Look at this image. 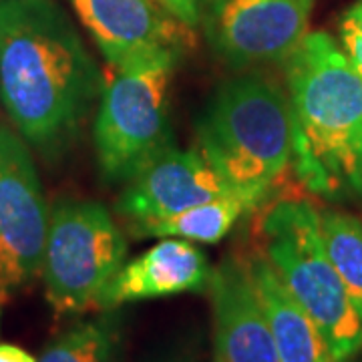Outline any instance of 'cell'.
Masks as SVG:
<instances>
[{"label":"cell","mask_w":362,"mask_h":362,"mask_svg":"<svg viewBox=\"0 0 362 362\" xmlns=\"http://www.w3.org/2000/svg\"><path fill=\"white\" fill-rule=\"evenodd\" d=\"M117 332L107 318L78 322L45 349L39 362H115Z\"/></svg>","instance_id":"cell-16"},{"label":"cell","mask_w":362,"mask_h":362,"mask_svg":"<svg viewBox=\"0 0 362 362\" xmlns=\"http://www.w3.org/2000/svg\"><path fill=\"white\" fill-rule=\"evenodd\" d=\"M264 316L282 362H337L314 324L266 256L247 262Z\"/></svg>","instance_id":"cell-13"},{"label":"cell","mask_w":362,"mask_h":362,"mask_svg":"<svg viewBox=\"0 0 362 362\" xmlns=\"http://www.w3.org/2000/svg\"><path fill=\"white\" fill-rule=\"evenodd\" d=\"M199 151L240 192L268 195L292 159L290 99L262 75L223 81L197 121Z\"/></svg>","instance_id":"cell-3"},{"label":"cell","mask_w":362,"mask_h":362,"mask_svg":"<svg viewBox=\"0 0 362 362\" xmlns=\"http://www.w3.org/2000/svg\"><path fill=\"white\" fill-rule=\"evenodd\" d=\"M264 197L266 195L252 192H233L169 216L165 220L137 221L133 223V232L143 238H180L197 244H216L230 233L244 214L258 207Z\"/></svg>","instance_id":"cell-14"},{"label":"cell","mask_w":362,"mask_h":362,"mask_svg":"<svg viewBox=\"0 0 362 362\" xmlns=\"http://www.w3.org/2000/svg\"><path fill=\"white\" fill-rule=\"evenodd\" d=\"M211 268L206 254L194 242L165 238L145 254L125 262L99 296V310L121 304L165 298L207 288Z\"/></svg>","instance_id":"cell-12"},{"label":"cell","mask_w":362,"mask_h":362,"mask_svg":"<svg viewBox=\"0 0 362 362\" xmlns=\"http://www.w3.org/2000/svg\"><path fill=\"white\" fill-rule=\"evenodd\" d=\"M324 250L362 314V221L340 211L320 214Z\"/></svg>","instance_id":"cell-15"},{"label":"cell","mask_w":362,"mask_h":362,"mask_svg":"<svg viewBox=\"0 0 362 362\" xmlns=\"http://www.w3.org/2000/svg\"><path fill=\"white\" fill-rule=\"evenodd\" d=\"M151 2H156L159 8H163L165 13L175 16L180 23L189 26V28H194L199 23L202 13H199V6L194 0H151Z\"/></svg>","instance_id":"cell-18"},{"label":"cell","mask_w":362,"mask_h":362,"mask_svg":"<svg viewBox=\"0 0 362 362\" xmlns=\"http://www.w3.org/2000/svg\"><path fill=\"white\" fill-rule=\"evenodd\" d=\"M49 220L28 143L0 125V300L40 274Z\"/></svg>","instance_id":"cell-7"},{"label":"cell","mask_w":362,"mask_h":362,"mask_svg":"<svg viewBox=\"0 0 362 362\" xmlns=\"http://www.w3.org/2000/svg\"><path fill=\"white\" fill-rule=\"evenodd\" d=\"M105 61L125 65L143 54L180 51L192 42V28L151 0H71Z\"/></svg>","instance_id":"cell-10"},{"label":"cell","mask_w":362,"mask_h":362,"mask_svg":"<svg viewBox=\"0 0 362 362\" xmlns=\"http://www.w3.org/2000/svg\"><path fill=\"white\" fill-rule=\"evenodd\" d=\"M194 2H195V4H197V6H199V8H202L204 4H209L211 0H194Z\"/></svg>","instance_id":"cell-20"},{"label":"cell","mask_w":362,"mask_h":362,"mask_svg":"<svg viewBox=\"0 0 362 362\" xmlns=\"http://www.w3.org/2000/svg\"><path fill=\"white\" fill-rule=\"evenodd\" d=\"M103 77L71 18L52 0H0V103L42 156L75 139Z\"/></svg>","instance_id":"cell-1"},{"label":"cell","mask_w":362,"mask_h":362,"mask_svg":"<svg viewBox=\"0 0 362 362\" xmlns=\"http://www.w3.org/2000/svg\"><path fill=\"white\" fill-rule=\"evenodd\" d=\"M340 40L350 63L362 77V0H358L349 13L344 14V21L340 26Z\"/></svg>","instance_id":"cell-17"},{"label":"cell","mask_w":362,"mask_h":362,"mask_svg":"<svg viewBox=\"0 0 362 362\" xmlns=\"http://www.w3.org/2000/svg\"><path fill=\"white\" fill-rule=\"evenodd\" d=\"M233 192L240 189H233L202 151L169 147L127 181L117 211L133 223L165 220Z\"/></svg>","instance_id":"cell-9"},{"label":"cell","mask_w":362,"mask_h":362,"mask_svg":"<svg viewBox=\"0 0 362 362\" xmlns=\"http://www.w3.org/2000/svg\"><path fill=\"white\" fill-rule=\"evenodd\" d=\"M127 256V240L99 202L63 199L51 209L42 256L47 302L54 314L97 308Z\"/></svg>","instance_id":"cell-6"},{"label":"cell","mask_w":362,"mask_h":362,"mask_svg":"<svg viewBox=\"0 0 362 362\" xmlns=\"http://www.w3.org/2000/svg\"><path fill=\"white\" fill-rule=\"evenodd\" d=\"M266 258L322 332L334 361L362 350V314L324 250L320 214L306 202H282L264 220Z\"/></svg>","instance_id":"cell-4"},{"label":"cell","mask_w":362,"mask_h":362,"mask_svg":"<svg viewBox=\"0 0 362 362\" xmlns=\"http://www.w3.org/2000/svg\"><path fill=\"white\" fill-rule=\"evenodd\" d=\"M0 362H39L30 352L25 349L11 344V342H0Z\"/></svg>","instance_id":"cell-19"},{"label":"cell","mask_w":362,"mask_h":362,"mask_svg":"<svg viewBox=\"0 0 362 362\" xmlns=\"http://www.w3.org/2000/svg\"><path fill=\"white\" fill-rule=\"evenodd\" d=\"M180 51H159L113 66L93 125L99 169L109 183L133 180L171 147L169 85Z\"/></svg>","instance_id":"cell-5"},{"label":"cell","mask_w":362,"mask_h":362,"mask_svg":"<svg viewBox=\"0 0 362 362\" xmlns=\"http://www.w3.org/2000/svg\"><path fill=\"white\" fill-rule=\"evenodd\" d=\"M314 0H211L206 33L235 66L284 61L308 35Z\"/></svg>","instance_id":"cell-8"},{"label":"cell","mask_w":362,"mask_h":362,"mask_svg":"<svg viewBox=\"0 0 362 362\" xmlns=\"http://www.w3.org/2000/svg\"><path fill=\"white\" fill-rule=\"evenodd\" d=\"M214 308V362H282L247 262L228 258L207 282Z\"/></svg>","instance_id":"cell-11"},{"label":"cell","mask_w":362,"mask_h":362,"mask_svg":"<svg viewBox=\"0 0 362 362\" xmlns=\"http://www.w3.org/2000/svg\"><path fill=\"white\" fill-rule=\"evenodd\" d=\"M294 149L304 183L362 199V77L326 33H308L286 59Z\"/></svg>","instance_id":"cell-2"}]
</instances>
